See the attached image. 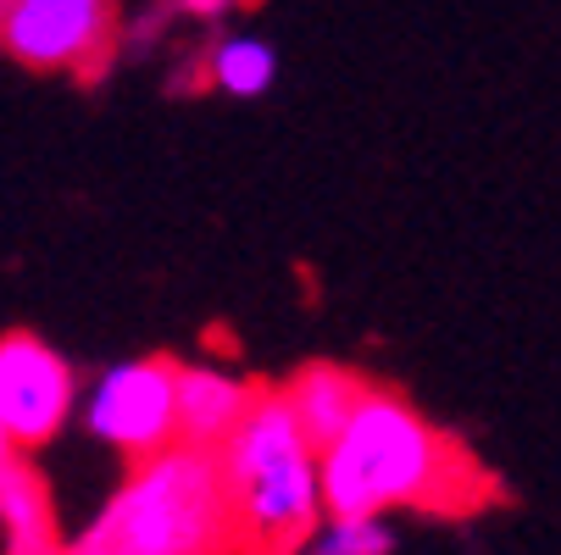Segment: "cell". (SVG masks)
Here are the masks:
<instances>
[{
  "mask_svg": "<svg viewBox=\"0 0 561 555\" xmlns=\"http://www.w3.org/2000/svg\"><path fill=\"white\" fill-rule=\"evenodd\" d=\"M329 517H467L490 506V472L400 389L367 383L345 428L323 444Z\"/></svg>",
  "mask_w": 561,
  "mask_h": 555,
  "instance_id": "1",
  "label": "cell"
},
{
  "mask_svg": "<svg viewBox=\"0 0 561 555\" xmlns=\"http://www.w3.org/2000/svg\"><path fill=\"white\" fill-rule=\"evenodd\" d=\"M61 555H233V511L217 450L168 444L128 461Z\"/></svg>",
  "mask_w": 561,
  "mask_h": 555,
  "instance_id": "2",
  "label": "cell"
},
{
  "mask_svg": "<svg viewBox=\"0 0 561 555\" xmlns=\"http://www.w3.org/2000/svg\"><path fill=\"white\" fill-rule=\"evenodd\" d=\"M233 511V555H306L329 522L323 450L289 412L284 389L262 383L251 417L217 450Z\"/></svg>",
  "mask_w": 561,
  "mask_h": 555,
  "instance_id": "3",
  "label": "cell"
},
{
  "mask_svg": "<svg viewBox=\"0 0 561 555\" xmlns=\"http://www.w3.org/2000/svg\"><path fill=\"white\" fill-rule=\"evenodd\" d=\"M78 428L117 461H145L179 444V361L128 356L101 367L78 401Z\"/></svg>",
  "mask_w": 561,
  "mask_h": 555,
  "instance_id": "4",
  "label": "cell"
},
{
  "mask_svg": "<svg viewBox=\"0 0 561 555\" xmlns=\"http://www.w3.org/2000/svg\"><path fill=\"white\" fill-rule=\"evenodd\" d=\"M117 45V0H0V56L23 72L90 78Z\"/></svg>",
  "mask_w": 561,
  "mask_h": 555,
  "instance_id": "5",
  "label": "cell"
},
{
  "mask_svg": "<svg viewBox=\"0 0 561 555\" xmlns=\"http://www.w3.org/2000/svg\"><path fill=\"white\" fill-rule=\"evenodd\" d=\"M78 401L84 378L45 334H0V428L23 455L50 450L78 423Z\"/></svg>",
  "mask_w": 561,
  "mask_h": 555,
  "instance_id": "6",
  "label": "cell"
},
{
  "mask_svg": "<svg viewBox=\"0 0 561 555\" xmlns=\"http://www.w3.org/2000/svg\"><path fill=\"white\" fill-rule=\"evenodd\" d=\"M262 383H251L228 361H179V439L201 450H222L233 428L251 417Z\"/></svg>",
  "mask_w": 561,
  "mask_h": 555,
  "instance_id": "7",
  "label": "cell"
},
{
  "mask_svg": "<svg viewBox=\"0 0 561 555\" xmlns=\"http://www.w3.org/2000/svg\"><path fill=\"white\" fill-rule=\"evenodd\" d=\"M367 383H373V378H362V372L345 367V361H306V367H295L278 389H284L289 412L300 417V428L317 439V450H323V444L345 428V417L356 412V401L367 394Z\"/></svg>",
  "mask_w": 561,
  "mask_h": 555,
  "instance_id": "8",
  "label": "cell"
},
{
  "mask_svg": "<svg viewBox=\"0 0 561 555\" xmlns=\"http://www.w3.org/2000/svg\"><path fill=\"white\" fill-rule=\"evenodd\" d=\"M67 533L56 522V500L45 478L23 461L18 478L0 495V555H61Z\"/></svg>",
  "mask_w": 561,
  "mask_h": 555,
  "instance_id": "9",
  "label": "cell"
},
{
  "mask_svg": "<svg viewBox=\"0 0 561 555\" xmlns=\"http://www.w3.org/2000/svg\"><path fill=\"white\" fill-rule=\"evenodd\" d=\"M206 84L228 101H262L278 84V50L251 28H217L206 45Z\"/></svg>",
  "mask_w": 561,
  "mask_h": 555,
  "instance_id": "10",
  "label": "cell"
},
{
  "mask_svg": "<svg viewBox=\"0 0 561 555\" xmlns=\"http://www.w3.org/2000/svg\"><path fill=\"white\" fill-rule=\"evenodd\" d=\"M306 555H394V528L383 517H329Z\"/></svg>",
  "mask_w": 561,
  "mask_h": 555,
  "instance_id": "11",
  "label": "cell"
},
{
  "mask_svg": "<svg viewBox=\"0 0 561 555\" xmlns=\"http://www.w3.org/2000/svg\"><path fill=\"white\" fill-rule=\"evenodd\" d=\"M179 12L195 23H228L239 12V0H179Z\"/></svg>",
  "mask_w": 561,
  "mask_h": 555,
  "instance_id": "12",
  "label": "cell"
},
{
  "mask_svg": "<svg viewBox=\"0 0 561 555\" xmlns=\"http://www.w3.org/2000/svg\"><path fill=\"white\" fill-rule=\"evenodd\" d=\"M23 461H28V455L7 439V428H0V495H7V484L18 478V466H23Z\"/></svg>",
  "mask_w": 561,
  "mask_h": 555,
  "instance_id": "13",
  "label": "cell"
}]
</instances>
